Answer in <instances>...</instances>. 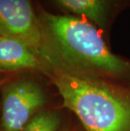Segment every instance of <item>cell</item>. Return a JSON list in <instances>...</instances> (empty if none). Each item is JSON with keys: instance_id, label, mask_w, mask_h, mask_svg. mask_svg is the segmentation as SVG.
I'll use <instances>...</instances> for the list:
<instances>
[{"instance_id": "7", "label": "cell", "mask_w": 130, "mask_h": 131, "mask_svg": "<svg viewBox=\"0 0 130 131\" xmlns=\"http://www.w3.org/2000/svg\"><path fill=\"white\" fill-rule=\"evenodd\" d=\"M60 123L56 112L41 111L36 114L21 131H57Z\"/></svg>"}, {"instance_id": "1", "label": "cell", "mask_w": 130, "mask_h": 131, "mask_svg": "<svg viewBox=\"0 0 130 131\" xmlns=\"http://www.w3.org/2000/svg\"><path fill=\"white\" fill-rule=\"evenodd\" d=\"M42 60L48 67L98 78L129 79L130 63L111 52L100 30L86 19L40 9Z\"/></svg>"}, {"instance_id": "8", "label": "cell", "mask_w": 130, "mask_h": 131, "mask_svg": "<svg viewBox=\"0 0 130 131\" xmlns=\"http://www.w3.org/2000/svg\"><path fill=\"white\" fill-rule=\"evenodd\" d=\"M4 81H5V79H4V78H1V77H0V86H1L3 84H4Z\"/></svg>"}, {"instance_id": "2", "label": "cell", "mask_w": 130, "mask_h": 131, "mask_svg": "<svg viewBox=\"0 0 130 131\" xmlns=\"http://www.w3.org/2000/svg\"><path fill=\"white\" fill-rule=\"evenodd\" d=\"M48 73L85 131H130V91L105 79L57 69Z\"/></svg>"}, {"instance_id": "3", "label": "cell", "mask_w": 130, "mask_h": 131, "mask_svg": "<svg viewBox=\"0 0 130 131\" xmlns=\"http://www.w3.org/2000/svg\"><path fill=\"white\" fill-rule=\"evenodd\" d=\"M2 97V131H21L46 102L41 86L28 80L5 85Z\"/></svg>"}, {"instance_id": "5", "label": "cell", "mask_w": 130, "mask_h": 131, "mask_svg": "<svg viewBox=\"0 0 130 131\" xmlns=\"http://www.w3.org/2000/svg\"><path fill=\"white\" fill-rule=\"evenodd\" d=\"M41 69L48 67L41 57L26 43L19 39L0 35V71Z\"/></svg>"}, {"instance_id": "4", "label": "cell", "mask_w": 130, "mask_h": 131, "mask_svg": "<svg viewBox=\"0 0 130 131\" xmlns=\"http://www.w3.org/2000/svg\"><path fill=\"white\" fill-rule=\"evenodd\" d=\"M0 34L24 41L42 59V30L31 0H0Z\"/></svg>"}, {"instance_id": "9", "label": "cell", "mask_w": 130, "mask_h": 131, "mask_svg": "<svg viewBox=\"0 0 130 131\" xmlns=\"http://www.w3.org/2000/svg\"><path fill=\"white\" fill-rule=\"evenodd\" d=\"M0 35H1V34H0Z\"/></svg>"}, {"instance_id": "6", "label": "cell", "mask_w": 130, "mask_h": 131, "mask_svg": "<svg viewBox=\"0 0 130 131\" xmlns=\"http://www.w3.org/2000/svg\"><path fill=\"white\" fill-rule=\"evenodd\" d=\"M63 9L103 29L109 14L108 0H56Z\"/></svg>"}]
</instances>
